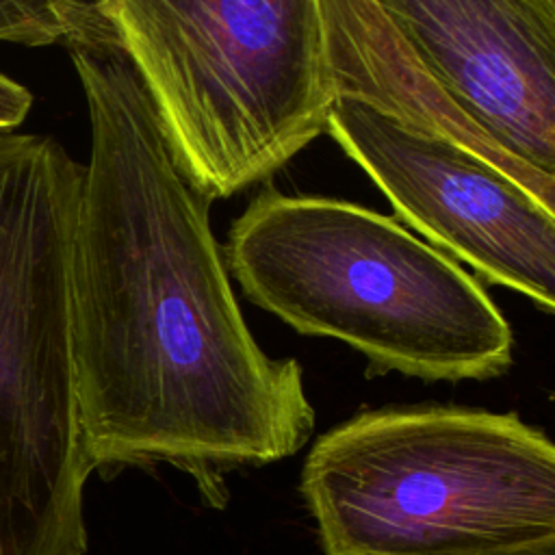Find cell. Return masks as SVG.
Returning <instances> with one entry per match:
<instances>
[{
    "instance_id": "52a82bcc",
    "label": "cell",
    "mask_w": 555,
    "mask_h": 555,
    "mask_svg": "<svg viewBox=\"0 0 555 555\" xmlns=\"http://www.w3.org/2000/svg\"><path fill=\"white\" fill-rule=\"evenodd\" d=\"M447 95L555 176V0H373Z\"/></svg>"
},
{
    "instance_id": "8fae6325",
    "label": "cell",
    "mask_w": 555,
    "mask_h": 555,
    "mask_svg": "<svg viewBox=\"0 0 555 555\" xmlns=\"http://www.w3.org/2000/svg\"><path fill=\"white\" fill-rule=\"evenodd\" d=\"M33 106L30 91L13 78L0 74V134L17 128Z\"/></svg>"
},
{
    "instance_id": "30bf717a",
    "label": "cell",
    "mask_w": 555,
    "mask_h": 555,
    "mask_svg": "<svg viewBox=\"0 0 555 555\" xmlns=\"http://www.w3.org/2000/svg\"><path fill=\"white\" fill-rule=\"evenodd\" d=\"M449 555H555V531L481 544V546L455 551Z\"/></svg>"
},
{
    "instance_id": "6da1fadb",
    "label": "cell",
    "mask_w": 555,
    "mask_h": 555,
    "mask_svg": "<svg viewBox=\"0 0 555 555\" xmlns=\"http://www.w3.org/2000/svg\"><path fill=\"white\" fill-rule=\"evenodd\" d=\"M65 48L91 134L72 249V358L91 466L169 464L223 507L228 473L308 444L301 366L251 336L212 199L180 165L115 37Z\"/></svg>"
},
{
    "instance_id": "277c9868",
    "label": "cell",
    "mask_w": 555,
    "mask_h": 555,
    "mask_svg": "<svg viewBox=\"0 0 555 555\" xmlns=\"http://www.w3.org/2000/svg\"><path fill=\"white\" fill-rule=\"evenodd\" d=\"M82 165L52 137L0 134V555H85L93 470L72 358Z\"/></svg>"
},
{
    "instance_id": "ba28073f",
    "label": "cell",
    "mask_w": 555,
    "mask_h": 555,
    "mask_svg": "<svg viewBox=\"0 0 555 555\" xmlns=\"http://www.w3.org/2000/svg\"><path fill=\"white\" fill-rule=\"evenodd\" d=\"M319 11L332 100H358L412 130L444 139L555 208V176L486 134L431 78L373 0H319Z\"/></svg>"
},
{
    "instance_id": "9c48e42d",
    "label": "cell",
    "mask_w": 555,
    "mask_h": 555,
    "mask_svg": "<svg viewBox=\"0 0 555 555\" xmlns=\"http://www.w3.org/2000/svg\"><path fill=\"white\" fill-rule=\"evenodd\" d=\"M108 30L104 0H0V41L52 46Z\"/></svg>"
},
{
    "instance_id": "5b68a950",
    "label": "cell",
    "mask_w": 555,
    "mask_h": 555,
    "mask_svg": "<svg viewBox=\"0 0 555 555\" xmlns=\"http://www.w3.org/2000/svg\"><path fill=\"white\" fill-rule=\"evenodd\" d=\"M104 17L210 199L269 180L325 130L319 0H104Z\"/></svg>"
},
{
    "instance_id": "8992f818",
    "label": "cell",
    "mask_w": 555,
    "mask_h": 555,
    "mask_svg": "<svg viewBox=\"0 0 555 555\" xmlns=\"http://www.w3.org/2000/svg\"><path fill=\"white\" fill-rule=\"evenodd\" d=\"M323 132L388 197L399 223L468 264L481 284L505 286L553 314L555 208L479 156L358 100L336 98Z\"/></svg>"
},
{
    "instance_id": "7a4b0ae2",
    "label": "cell",
    "mask_w": 555,
    "mask_h": 555,
    "mask_svg": "<svg viewBox=\"0 0 555 555\" xmlns=\"http://www.w3.org/2000/svg\"><path fill=\"white\" fill-rule=\"evenodd\" d=\"M245 297L295 332L347 343L369 375L486 382L514 334L486 286L397 219L264 184L221 247Z\"/></svg>"
},
{
    "instance_id": "3957f363",
    "label": "cell",
    "mask_w": 555,
    "mask_h": 555,
    "mask_svg": "<svg viewBox=\"0 0 555 555\" xmlns=\"http://www.w3.org/2000/svg\"><path fill=\"white\" fill-rule=\"evenodd\" d=\"M299 490L325 555H449L555 531V447L512 412L366 410L317 438Z\"/></svg>"
}]
</instances>
